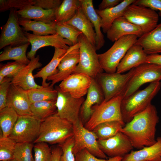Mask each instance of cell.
<instances>
[{
  "mask_svg": "<svg viewBox=\"0 0 161 161\" xmlns=\"http://www.w3.org/2000/svg\"><path fill=\"white\" fill-rule=\"evenodd\" d=\"M159 121L156 108L151 104L126 123L120 131L128 137L134 148L140 149L156 142V127Z\"/></svg>",
  "mask_w": 161,
  "mask_h": 161,
  "instance_id": "cell-1",
  "label": "cell"
},
{
  "mask_svg": "<svg viewBox=\"0 0 161 161\" xmlns=\"http://www.w3.org/2000/svg\"><path fill=\"white\" fill-rule=\"evenodd\" d=\"M161 87L160 81L152 82L144 89L138 90L129 97L123 99L121 111L124 123L126 124L130 122L146 109Z\"/></svg>",
  "mask_w": 161,
  "mask_h": 161,
  "instance_id": "cell-2",
  "label": "cell"
},
{
  "mask_svg": "<svg viewBox=\"0 0 161 161\" xmlns=\"http://www.w3.org/2000/svg\"><path fill=\"white\" fill-rule=\"evenodd\" d=\"M73 124L55 114L42 121L40 133L34 143L61 144L73 136Z\"/></svg>",
  "mask_w": 161,
  "mask_h": 161,
  "instance_id": "cell-3",
  "label": "cell"
},
{
  "mask_svg": "<svg viewBox=\"0 0 161 161\" xmlns=\"http://www.w3.org/2000/svg\"><path fill=\"white\" fill-rule=\"evenodd\" d=\"M122 94L110 100H104L99 104L92 108L93 112L90 118L84 126L92 131L99 124L107 121L116 120L125 124L123 120L121 111V104L123 99Z\"/></svg>",
  "mask_w": 161,
  "mask_h": 161,
  "instance_id": "cell-4",
  "label": "cell"
},
{
  "mask_svg": "<svg viewBox=\"0 0 161 161\" xmlns=\"http://www.w3.org/2000/svg\"><path fill=\"white\" fill-rule=\"evenodd\" d=\"M138 38L134 35L123 36L115 41L106 51L98 54L99 62L103 71L108 73L116 72L119 63L130 48L135 44Z\"/></svg>",
  "mask_w": 161,
  "mask_h": 161,
  "instance_id": "cell-5",
  "label": "cell"
},
{
  "mask_svg": "<svg viewBox=\"0 0 161 161\" xmlns=\"http://www.w3.org/2000/svg\"><path fill=\"white\" fill-rule=\"evenodd\" d=\"M78 43L79 60L73 73H82L95 79L98 74L103 71L99 63L95 47L83 33L78 37Z\"/></svg>",
  "mask_w": 161,
  "mask_h": 161,
  "instance_id": "cell-6",
  "label": "cell"
},
{
  "mask_svg": "<svg viewBox=\"0 0 161 161\" xmlns=\"http://www.w3.org/2000/svg\"><path fill=\"white\" fill-rule=\"evenodd\" d=\"M161 80V65L149 63L143 64L134 68L133 74L122 93L123 99L131 95L145 83Z\"/></svg>",
  "mask_w": 161,
  "mask_h": 161,
  "instance_id": "cell-7",
  "label": "cell"
},
{
  "mask_svg": "<svg viewBox=\"0 0 161 161\" xmlns=\"http://www.w3.org/2000/svg\"><path fill=\"white\" fill-rule=\"evenodd\" d=\"M75 143L72 148L74 155L86 149L91 154L100 158L108 159L109 157L100 149L97 138L92 131L85 128L80 119L73 123Z\"/></svg>",
  "mask_w": 161,
  "mask_h": 161,
  "instance_id": "cell-8",
  "label": "cell"
},
{
  "mask_svg": "<svg viewBox=\"0 0 161 161\" xmlns=\"http://www.w3.org/2000/svg\"><path fill=\"white\" fill-rule=\"evenodd\" d=\"M134 72V68L124 74L103 72L98 74L95 79L103 92L104 100L122 94Z\"/></svg>",
  "mask_w": 161,
  "mask_h": 161,
  "instance_id": "cell-9",
  "label": "cell"
},
{
  "mask_svg": "<svg viewBox=\"0 0 161 161\" xmlns=\"http://www.w3.org/2000/svg\"><path fill=\"white\" fill-rule=\"evenodd\" d=\"M41 122L33 115H18L9 137L16 143H34L39 134Z\"/></svg>",
  "mask_w": 161,
  "mask_h": 161,
  "instance_id": "cell-10",
  "label": "cell"
},
{
  "mask_svg": "<svg viewBox=\"0 0 161 161\" xmlns=\"http://www.w3.org/2000/svg\"><path fill=\"white\" fill-rule=\"evenodd\" d=\"M159 16L155 11L134 3L127 7L123 16L140 27L144 34L151 31L157 26Z\"/></svg>",
  "mask_w": 161,
  "mask_h": 161,
  "instance_id": "cell-11",
  "label": "cell"
},
{
  "mask_svg": "<svg viewBox=\"0 0 161 161\" xmlns=\"http://www.w3.org/2000/svg\"><path fill=\"white\" fill-rule=\"evenodd\" d=\"M17 10H10L8 20L3 26L0 37V49L8 46L16 47L28 42L19 23Z\"/></svg>",
  "mask_w": 161,
  "mask_h": 161,
  "instance_id": "cell-12",
  "label": "cell"
},
{
  "mask_svg": "<svg viewBox=\"0 0 161 161\" xmlns=\"http://www.w3.org/2000/svg\"><path fill=\"white\" fill-rule=\"evenodd\" d=\"M55 89L58 92L55 105L57 114L61 118L72 124L80 119V110L85 99L84 97L75 98L62 91L58 86Z\"/></svg>",
  "mask_w": 161,
  "mask_h": 161,
  "instance_id": "cell-13",
  "label": "cell"
},
{
  "mask_svg": "<svg viewBox=\"0 0 161 161\" xmlns=\"http://www.w3.org/2000/svg\"><path fill=\"white\" fill-rule=\"evenodd\" d=\"M24 33L31 46V50L27 54V57L30 60L35 57L37 51L41 47L50 46L68 50L73 45L69 41L58 34L39 36L25 31Z\"/></svg>",
  "mask_w": 161,
  "mask_h": 161,
  "instance_id": "cell-14",
  "label": "cell"
},
{
  "mask_svg": "<svg viewBox=\"0 0 161 161\" xmlns=\"http://www.w3.org/2000/svg\"><path fill=\"white\" fill-rule=\"evenodd\" d=\"M97 142L100 149L109 157H123L134 148L128 137L120 131L107 140L97 139Z\"/></svg>",
  "mask_w": 161,
  "mask_h": 161,
  "instance_id": "cell-15",
  "label": "cell"
},
{
  "mask_svg": "<svg viewBox=\"0 0 161 161\" xmlns=\"http://www.w3.org/2000/svg\"><path fill=\"white\" fill-rule=\"evenodd\" d=\"M79 60V49L78 43L70 47L59 64L56 73L47 78L48 81H51L50 87L53 88L56 83L62 81L73 73Z\"/></svg>",
  "mask_w": 161,
  "mask_h": 161,
  "instance_id": "cell-16",
  "label": "cell"
},
{
  "mask_svg": "<svg viewBox=\"0 0 161 161\" xmlns=\"http://www.w3.org/2000/svg\"><path fill=\"white\" fill-rule=\"evenodd\" d=\"M92 78L79 73H73L61 81L58 86L62 91L75 98H80L87 94Z\"/></svg>",
  "mask_w": 161,
  "mask_h": 161,
  "instance_id": "cell-17",
  "label": "cell"
},
{
  "mask_svg": "<svg viewBox=\"0 0 161 161\" xmlns=\"http://www.w3.org/2000/svg\"><path fill=\"white\" fill-rule=\"evenodd\" d=\"M31 104L27 91L11 84L7 97V106L13 108L18 115H33Z\"/></svg>",
  "mask_w": 161,
  "mask_h": 161,
  "instance_id": "cell-18",
  "label": "cell"
},
{
  "mask_svg": "<svg viewBox=\"0 0 161 161\" xmlns=\"http://www.w3.org/2000/svg\"><path fill=\"white\" fill-rule=\"evenodd\" d=\"M39 60V55L30 60L29 63L12 78L11 84L18 86L26 90L44 88L36 84L32 73L34 70L42 66Z\"/></svg>",
  "mask_w": 161,
  "mask_h": 161,
  "instance_id": "cell-19",
  "label": "cell"
},
{
  "mask_svg": "<svg viewBox=\"0 0 161 161\" xmlns=\"http://www.w3.org/2000/svg\"><path fill=\"white\" fill-rule=\"evenodd\" d=\"M104 100L103 92L96 79L92 78L86 98L80 110V117L83 124L87 122L91 117L93 112V106L100 104Z\"/></svg>",
  "mask_w": 161,
  "mask_h": 161,
  "instance_id": "cell-20",
  "label": "cell"
},
{
  "mask_svg": "<svg viewBox=\"0 0 161 161\" xmlns=\"http://www.w3.org/2000/svg\"><path fill=\"white\" fill-rule=\"evenodd\" d=\"M106 33L107 38L112 42L126 35H134L139 38L143 34L140 27L128 21L124 16L115 19Z\"/></svg>",
  "mask_w": 161,
  "mask_h": 161,
  "instance_id": "cell-21",
  "label": "cell"
},
{
  "mask_svg": "<svg viewBox=\"0 0 161 161\" xmlns=\"http://www.w3.org/2000/svg\"><path fill=\"white\" fill-rule=\"evenodd\" d=\"M148 55L141 46L133 45L119 63L116 72L122 74L146 63Z\"/></svg>",
  "mask_w": 161,
  "mask_h": 161,
  "instance_id": "cell-22",
  "label": "cell"
},
{
  "mask_svg": "<svg viewBox=\"0 0 161 161\" xmlns=\"http://www.w3.org/2000/svg\"><path fill=\"white\" fill-rule=\"evenodd\" d=\"M154 144L136 151L132 150L123 157L122 161H161V137Z\"/></svg>",
  "mask_w": 161,
  "mask_h": 161,
  "instance_id": "cell-23",
  "label": "cell"
},
{
  "mask_svg": "<svg viewBox=\"0 0 161 161\" xmlns=\"http://www.w3.org/2000/svg\"><path fill=\"white\" fill-rule=\"evenodd\" d=\"M135 44L141 46L148 55L161 53V23L138 38Z\"/></svg>",
  "mask_w": 161,
  "mask_h": 161,
  "instance_id": "cell-24",
  "label": "cell"
},
{
  "mask_svg": "<svg viewBox=\"0 0 161 161\" xmlns=\"http://www.w3.org/2000/svg\"><path fill=\"white\" fill-rule=\"evenodd\" d=\"M135 0H123L116 6L103 10H95L101 18L103 32L106 33L113 22L117 18L123 16L127 7L135 2Z\"/></svg>",
  "mask_w": 161,
  "mask_h": 161,
  "instance_id": "cell-25",
  "label": "cell"
},
{
  "mask_svg": "<svg viewBox=\"0 0 161 161\" xmlns=\"http://www.w3.org/2000/svg\"><path fill=\"white\" fill-rule=\"evenodd\" d=\"M80 5L86 16L92 24L96 35V49L98 50L104 45L105 41L101 30V19L97 13L92 0H79Z\"/></svg>",
  "mask_w": 161,
  "mask_h": 161,
  "instance_id": "cell-26",
  "label": "cell"
},
{
  "mask_svg": "<svg viewBox=\"0 0 161 161\" xmlns=\"http://www.w3.org/2000/svg\"><path fill=\"white\" fill-rule=\"evenodd\" d=\"M66 23L74 27L81 32L91 44L95 47L96 35L93 29L94 26L86 16L80 6L75 16Z\"/></svg>",
  "mask_w": 161,
  "mask_h": 161,
  "instance_id": "cell-27",
  "label": "cell"
},
{
  "mask_svg": "<svg viewBox=\"0 0 161 161\" xmlns=\"http://www.w3.org/2000/svg\"><path fill=\"white\" fill-rule=\"evenodd\" d=\"M55 10H45L39 6L31 5L17 10V13L21 18L49 24L55 21Z\"/></svg>",
  "mask_w": 161,
  "mask_h": 161,
  "instance_id": "cell-28",
  "label": "cell"
},
{
  "mask_svg": "<svg viewBox=\"0 0 161 161\" xmlns=\"http://www.w3.org/2000/svg\"><path fill=\"white\" fill-rule=\"evenodd\" d=\"M54 48V55L50 62L34 75V78H42V86L44 87H50V83L47 82V79L56 73L58 66L67 50L62 49Z\"/></svg>",
  "mask_w": 161,
  "mask_h": 161,
  "instance_id": "cell-29",
  "label": "cell"
},
{
  "mask_svg": "<svg viewBox=\"0 0 161 161\" xmlns=\"http://www.w3.org/2000/svg\"><path fill=\"white\" fill-rule=\"evenodd\" d=\"M19 21L24 31H32L33 34L35 35L41 36L57 34L55 21L47 24L21 18H19Z\"/></svg>",
  "mask_w": 161,
  "mask_h": 161,
  "instance_id": "cell-30",
  "label": "cell"
},
{
  "mask_svg": "<svg viewBox=\"0 0 161 161\" xmlns=\"http://www.w3.org/2000/svg\"><path fill=\"white\" fill-rule=\"evenodd\" d=\"M30 44L28 42L17 46H8L5 47L0 55V61L13 60L27 65L30 60L27 57L26 52Z\"/></svg>",
  "mask_w": 161,
  "mask_h": 161,
  "instance_id": "cell-31",
  "label": "cell"
},
{
  "mask_svg": "<svg viewBox=\"0 0 161 161\" xmlns=\"http://www.w3.org/2000/svg\"><path fill=\"white\" fill-rule=\"evenodd\" d=\"M79 0H64L55 10V22H66L75 15L80 7Z\"/></svg>",
  "mask_w": 161,
  "mask_h": 161,
  "instance_id": "cell-32",
  "label": "cell"
},
{
  "mask_svg": "<svg viewBox=\"0 0 161 161\" xmlns=\"http://www.w3.org/2000/svg\"><path fill=\"white\" fill-rule=\"evenodd\" d=\"M56 102V100H44L32 103L30 106L31 112L33 115L42 121L57 113Z\"/></svg>",
  "mask_w": 161,
  "mask_h": 161,
  "instance_id": "cell-33",
  "label": "cell"
},
{
  "mask_svg": "<svg viewBox=\"0 0 161 161\" xmlns=\"http://www.w3.org/2000/svg\"><path fill=\"white\" fill-rule=\"evenodd\" d=\"M125 125L117 121H107L98 125L92 131L97 139L105 140L116 135Z\"/></svg>",
  "mask_w": 161,
  "mask_h": 161,
  "instance_id": "cell-34",
  "label": "cell"
},
{
  "mask_svg": "<svg viewBox=\"0 0 161 161\" xmlns=\"http://www.w3.org/2000/svg\"><path fill=\"white\" fill-rule=\"evenodd\" d=\"M18 116L13 108L8 106L0 110V126L3 137L9 136Z\"/></svg>",
  "mask_w": 161,
  "mask_h": 161,
  "instance_id": "cell-35",
  "label": "cell"
},
{
  "mask_svg": "<svg viewBox=\"0 0 161 161\" xmlns=\"http://www.w3.org/2000/svg\"><path fill=\"white\" fill-rule=\"evenodd\" d=\"M31 103L44 100H56L58 92L56 89L50 87L42 88L32 89L27 90Z\"/></svg>",
  "mask_w": 161,
  "mask_h": 161,
  "instance_id": "cell-36",
  "label": "cell"
},
{
  "mask_svg": "<svg viewBox=\"0 0 161 161\" xmlns=\"http://www.w3.org/2000/svg\"><path fill=\"white\" fill-rule=\"evenodd\" d=\"M56 34L71 42L73 45L78 43V38L82 33L74 27L66 23L56 22Z\"/></svg>",
  "mask_w": 161,
  "mask_h": 161,
  "instance_id": "cell-37",
  "label": "cell"
},
{
  "mask_svg": "<svg viewBox=\"0 0 161 161\" xmlns=\"http://www.w3.org/2000/svg\"><path fill=\"white\" fill-rule=\"evenodd\" d=\"M16 142L9 136L0 137V160L6 161L14 159Z\"/></svg>",
  "mask_w": 161,
  "mask_h": 161,
  "instance_id": "cell-38",
  "label": "cell"
},
{
  "mask_svg": "<svg viewBox=\"0 0 161 161\" xmlns=\"http://www.w3.org/2000/svg\"><path fill=\"white\" fill-rule=\"evenodd\" d=\"M33 146L31 143H16L14 153V159L18 161H34L32 154Z\"/></svg>",
  "mask_w": 161,
  "mask_h": 161,
  "instance_id": "cell-39",
  "label": "cell"
},
{
  "mask_svg": "<svg viewBox=\"0 0 161 161\" xmlns=\"http://www.w3.org/2000/svg\"><path fill=\"white\" fill-rule=\"evenodd\" d=\"M35 143L33 146L34 161H50L52 150L48 143L43 142Z\"/></svg>",
  "mask_w": 161,
  "mask_h": 161,
  "instance_id": "cell-40",
  "label": "cell"
},
{
  "mask_svg": "<svg viewBox=\"0 0 161 161\" xmlns=\"http://www.w3.org/2000/svg\"><path fill=\"white\" fill-rule=\"evenodd\" d=\"M26 65L16 61L0 64V75L5 77L12 78Z\"/></svg>",
  "mask_w": 161,
  "mask_h": 161,
  "instance_id": "cell-41",
  "label": "cell"
},
{
  "mask_svg": "<svg viewBox=\"0 0 161 161\" xmlns=\"http://www.w3.org/2000/svg\"><path fill=\"white\" fill-rule=\"evenodd\" d=\"M34 4L33 0H0V11L4 12L12 9L20 10Z\"/></svg>",
  "mask_w": 161,
  "mask_h": 161,
  "instance_id": "cell-42",
  "label": "cell"
},
{
  "mask_svg": "<svg viewBox=\"0 0 161 161\" xmlns=\"http://www.w3.org/2000/svg\"><path fill=\"white\" fill-rule=\"evenodd\" d=\"M74 143L75 139L73 136L63 143L59 145L63 151L60 161H75V156L72 152Z\"/></svg>",
  "mask_w": 161,
  "mask_h": 161,
  "instance_id": "cell-43",
  "label": "cell"
},
{
  "mask_svg": "<svg viewBox=\"0 0 161 161\" xmlns=\"http://www.w3.org/2000/svg\"><path fill=\"white\" fill-rule=\"evenodd\" d=\"M75 156V161H122L123 158L120 157H109L108 159L98 158L91 154L86 149L78 152Z\"/></svg>",
  "mask_w": 161,
  "mask_h": 161,
  "instance_id": "cell-44",
  "label": "cell"
},
{
  "mask_svg": "<svg viewBox=\"0 0 161 161\" xmlns=\"http://www.w3.org/2000/svg\"><path fill=\"white\" fill-rule=\"evenodd\" d=\"M12 80V78L5 77L0 84V110L7 106V97Z\"/></svg>",
  "mask_w": 161,
  "mask_h": 161,
  "instance_id": "cell-45",
  "label": "cell"
},
{
  "mask_svg": "<svg viewBox=\"0 0 161 161\" xmlns=\"http://www.w3.org/2000/svg\"><path fill=\"white\" fill-rule=\"evenodd\" d=\"M34 5L47 10H56L61 4V0H33Z\"/></svg>",
  "mask_w": 161,
  "mask_h": 161,
  "instance_id": "cell-46",
  "label": "cell"
},
{
  "mask_svg": "<svg viewBox=\"0 0 161 161\" xmlns=\"http://www.w3.org/2000/svg\"><path fill=\"white\" fill-rule=\"evenodd\" d=\"M134 3L158 11V15L161 17V0H137Z\"/></svg>",
  "mask_w": 161,
  "mask_h": 161,
  "instance_id": "cell-47",
  "label": "cell"
},
{
  "mask_svg": "<svg viewBox=\"0 0 161 161\" xmlns=\"http://www.w3.org/2000/svg\"><path fill=\"white\" fill-rule=\"evenodd\" d=\"M121 0H103L98 5V10H103L114 7L120 3Z\"/></svg>",
  "mask_w": 161,
  "mask_h": 161,
  "instance_id": "cell-48",
  "label": "cell"
},
{
  "mask_svg": "<svg viewBox=\"0 0 161 161\" xmlns=\"http://www.w3.org/2000/svg\"><path fill=\"white\" fill-rule=\"evenodd\" d=\"M63 151L59 145L54 147L52 150V155L50 161H60Z\"/></svg>",
  "mask_w": 161,
  "mask_h": 161,
  "instance_id": "cell-49",
  "label": "cell"
},
{
  "mask_svg": "<svg viewBox=\"0 0 161 161\" xmlns=\"http://www.w3.org/2000/svg\"><path fill=\"white\" fill-rule=\"evenodd\" d=\"M146 63L161 65V55L159 54L148 55Z\"/></svg>",
  "mask_w": 161,
  "mask_h": 161,
  "instance_id": "cell-50",
  "label": "cell"
},
{
  "mask_svg": "<svg viewBox=\"0 0 161 161\" xmlns=\"http://www.w3.org/2000/svg\"><path fill=\"white\" fill-rule=\"evenodd\" d=\"M5 78V77L3 76L0 75V84L3 81Z\"/></svg>",
  "mask_w": 161,
  "mask_h": 161,
  "instance_id": "cell-51",
  "label": "cell"
},
{
  "mask_svg": "<svg viewBox=\"0 0 161 161\" xmlns=\"http://www.w3.org/2000/svg\"><path fill=\"white\" fill-rule=\"evenodd\" d=\"M17 161L16 159H12V160H8V161Z\"/></svg>",
  "mask_w": 161,
  "mask_h": 161,
  "instance_id": "cell-52",
  "label": "cell"
}]
</instances>
